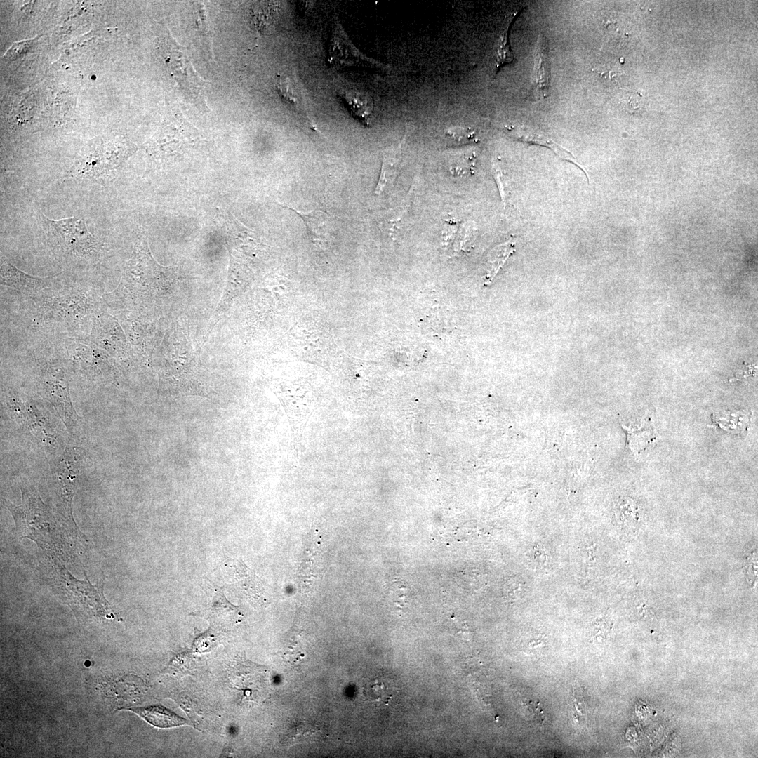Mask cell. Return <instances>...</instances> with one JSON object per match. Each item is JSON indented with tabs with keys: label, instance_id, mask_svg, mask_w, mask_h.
<instances>
[{
	"label": "cell",
	"instance_id": "cell-8",
	"mask_svg": "<svg viewBox=\"0 0 758 758\" xmlns=\"http://www.w3.org/2000/svg\"><path fill=\"white\" fill-rule=\"evenodd\" d=\"M88 339L114 359L122 353L124 332L117 319L105 308L95 317Z\"/></svg>",
	"mask_w": 758,
	"mask_h": 758
},
{
	"label": "cell",
	"instance_id": "cell-11",
	"mask_svg": "<svg viewBox=\"0 0 758 758\" xmlns=\"http://www.w3.org/2000/svg\"><path fill=\"white\" fill-rule=\"evenodd\" d=\"M285 411L286 412L291 437L294 441H300L305 426L314 411L315 402L310 395H299L298 393L291 394L290 399L284 401Z\"/></svg>",
	"mask_w": 758,
	"mask_h": 758
},
{
	"label": "cell",
	"instance_id": "cell-5",
	"mask_svg": "<svg viewBox=\"0 0 758 758\" xmlns=\"http://www.w3.org/2000/svg\"><path fill=\"white\" fill-rule=\"evenodd\" d=\"M22 503L14 505L8 501L5 505L12 514L17 531L22 537L34 540L42 547L51 545L55 537L53 516L48 507L42 502L40 496L33 486H22Z\"/></svg>",
	"mask_w": 758,
	"mask_h": 758
},
{
	"label": "cell",
	"instance_id": "cell-3",
	"mask_svg": "<svg viewBox=\"0 0 758 758\" xmlns=\"http://www.w3.org/2000/svg\"><path fill=\"white\" fill-rule=\"evenodd\" d=\"M41 218L51 242L71 258L98 263L103 258L105 244L89 232L84 218L51 220L44 214Z\"/></svg>",
	"mask_w": 758,
	"mask_h": 758
},
{
	"label": "cell",
	"instance_id": "cell-21",
	"mask_svg": "<svg viewBox=\"0 0 758 758\" xmlns=\"http://www.w3.org/2000/svg\"><path fill=\"white\" fill-rule=\"evenodd\" d=\"M450 171L454 175H465L471 173L474 164V156L465 155L453 157L451 159Z\"/></svg>",
	"mask_w": 758,
	"mask_h": 758
},
{
	"label": "cell",
	"instance_id": "cell-24",
	"mask_svg": "<svg viewBox=\"0 0 758 758\" xmlns=\"http://www.w3.org/2000/svg\"><path fill=\"white\" fill-rule=\"evenodd\" d=\"M524 585L523 583L518 580H510L506 585V590L507 593L512 596V597H519L524 590Z\"/></svg>",
	"mask_w": 758,
	"mask_h": 758
},
{
	"label": "cell",
	"instance_id": "cell-23",
	"mask_svg": "<svg viewBox=\"0 0 758 758\" xmlns=\"http://www.w3.org/2000/svg\"><path fill=\"white\" fill-rule=\"evenodd\" d=\"M446 134L459 142H472L475 138L474 132L468 128H451L447 131Z\"/></svg>",
	"mask_w": 758,
	"mask_h": 758
},
{
	"label": "cell",
	"instance_id": "cell-13",
	"mask_svg": "<svg viewBox=\"0 0 758 758\" xmlns=\"http://www.w3.org/2000/svg\"><path fill=\"white\" fill-rule=\"evenodd\" d=\"M508 131L512 137L516 138L519 141L530 144L539 145L552 149L561 159L569 161L580 168L584 172V173L587 176V178L588 179V175L587 174L586 170L578 161L575 157L573 156L571 153L557 145L552 140L543 135L541 133H537L528 128L521 127H512L508 128Z\"/></svg>",
	"mask_w": 758,
	"mask_h": 758
},
{
	"label": "cell",
	"instance_id": "cell-18",
	"mask_svg": "<svg viewBox=\"0 0 758 758\" xmlns=\"http://www.w3.org/2000/svg\"><path fill=\"white\" fill-rule=\"evenodd\" d=\"M522 9V8H517L514 12H512L510 14L507 18H506L503 30L500 34L496 49L495 59L496 72L505 64L510 63L514 60V55L508 41V32L510 25L513 22L514 18Z\"/></svg>",
	"mask_w": 758,
	"mask_h": 758
},
{
	"label": "cell",
	"instance_id": "cell-15",
	"mask_svg": "<svg viewBox=\"0 0 758 758\" xmlns=\"http://www.w3.org/2000/svg\"><path fill=\"white\" fill-rule=\"evenodd\" d=\"M353 116L364 124L369 125L373 110L370 95L355 89H345L340 93Z\"/></svg>",
	"mask_w": 758,
	"mask_h": 758
},
{
	"label": "cell",
	"instance_id": "cell-20",
	"mask_svg": "<svg viewBox=\"0 0 758 758\" xmlns=\"http://www.w3.org/2000/svg\"><path fill=\"white\" fill-rule=\"evenodd\" d=\"M627 434V444L634 453H639L640 451L644 449L647 445L655 439V435L652 430L644 426L634 430H629L624 426Z\"/></svg>",
	"mask_w": 758,
	"mask_h": 758
},
{
	"label": "cell",
	"instance_id": "cell-19",
	"mask_svg": "<svg viewBox=\"0 0 758 758\" xmlns=\"http://www.w3.org/2000/svg\"><path fill=\"white\" fill-rule=\"evenodd\" d=\"M513 251L514 244L509 241L496 246L491 251L488 259V264L486 284L489 283L493 279Z\"/></svg>",
	"mask_w": 758,
	"mask_h": 758
},
{
	"label": "cell",
	"instance_id": "cell-22",
	"mask_svg": "<svg viewBox=\"0 0 758 758\" xmlns=\"http://www.w3.org/2000/svg\"><path fill=\"white\" fill-rule=\"evenodd\" d=\"M531 558L540 568H548L552 563V555L547 548L542 544L534 545L531 550Z\"/></svg>",
	"mask_w": 758,
	"mask_h": 758
},
{
	"label": "cell",
	"instance_id": "cell-1",
	"mask_svg": "<svg viewBox=\"0 0 758 758\" xmlns=\"http://www.w3.org/2000/svg\"><path fill=\"white\" fill-rule=\"evenodd\" d=\"M102 295L91 286L54 281L36 293L22 295L21 314L36 333L58 340L87 339L95 317L105 308Z\"/></svg>",
	"mask_w": 758,
	"mask_h": 758
},
{
	"label": "cell",
	"instance_id": "cell-6",
	"mask_svg": "<svg viewBox=\"0 0 758 758\" xmlns=\"http://www.w3.org/2000/svg\"><path fill=\"white\" fill-rule=\"evenodd\" d=\"M3 398L10 416L20 427L46 444H51V441L56 440L55 430L48 416L32 398L11 387L4 391Z\"/></svg>",
	"mask_w": 758,
	"mask_h": 758
},
{
	"label": "cell",
	"instance_id": "cell-4",
	"mask_svg": "<svg viewBox=\"0 0 758 758\" xmlns=\"http://www.w3.org/2000/svg\"><path fill=\"white\" fill-rule=\"evenodd\" d=\"M36 381L39 394L53 406L69 435L76 439L81 422L73 406L67 373L61 361L57 359L43 362Z\"/></svg>",
	"mask_w": 758,
	"mask_h": 758
},
{
	"label": "cell",
	"instance_id": "cell-2",
	"mask_svg": "<svg viewBox=\"0 0 758 758\" xmlns=\"http://www.w3.org/2000/svg\"><path fill=\"white\" fill-rule=\"evenodd\" d=\"M56 345L59 360L67 373L93 384L114 383L117 379L115 359L88 338H63Z\"/></svg>",
	"mask_w": 758,
	"mask_h": 758
},
{
	"label": "cell",
	"instance_id": "cell-14",
	"mask_svg": "<svg viewBox=\"0 0 758 758\" xmlns=\"http://www.w3.org/2000/svg\"><path fill=\"white\" fill-rule=\"evenodd\" d=\"M129 710L156 727L170 728L188 724L185 719L160 705L133 707Z\"/></svg>",
	"mask_w": 758,
	"mask_h": 758
},
{
	"label": "cell",
	"instance_id": "cell-17",
	"mask_svg": "<svg viewBox=\"0 0 758 758\" xmlns=\"http://www.w3.org/2000/svg\"><path fill=\"white\" fill-rule=\"evenodd\" d=\"M277 89L286 104L293 110L307 115V107L300 88L288 77H279L276 83Z\"/></svg>",
	"mask_w": 758,
	"mask_h": 758
},
{
	"label": "cell",
	"instance_id": "cell-9",
	"mask_svg": "<svg viewBox=\"0 0 758 758\" xmlns=\"http://www.w3.org/2000/svg\"><path fill=\"white\" fill-rule=\"evenodd\" d=\"M0 271L1 285L19 291L22 295L36 293L54 281L51 277H34L24 272L2 254L0 260Z\"/></svg>",
	"mask_w": 758,
	"mask_h": 758
},
{
	"label": "cell",
	"instance_id": "cell-16",
	"mask_svg": "<svg viewBox=\"0 0 758 758\" xmlns=\"http://www.w3.org/2000/svg\"><path fill=\"white\" fill-rule=\"evenodd\" d=\"M401 168V159L398 152H388L383 155L382 166L378 184L375 188L377 195L393 187Z\"/></svg>",
	"mask_w": 758,
	"mask_h": 758
},
{
	"label": "cell",
	"instance_id": "cell-7",
	"mask_svg": "<svg viewBox=\"0 0 758 758\" xmlns=\"http://www.w3.org/2000/svg\"><path fill=\"white\" fill-rule=\"evenodd\" d=\"M81 449L74 444H67L65 450L51 465V472L63 509L71 515L72 497L75 493L81 464Z\"/></svg>",
	"mask_w": 758,
	"mask_h": 758
},
{
	"label": "cell",
	"instance_id": "cell-12",
	"mask_svg": "<svg viewBox=\"0 0 758 758\" xmlns=\"http://www.w3.org/2000/svg\"><path fill=\"white\" fill-rule=\"evenodd\" d=\"M295 212L305 224L310 238L315 244H325L330 238L333 229L331 216L320 210L308 212L300 211L291 206H286Z\"/></svg>",
	"mask_w": 758,
	"mask_h": 758
},
{
	"label": "cell",
	"instance_id": "cell-10",
	"mask_svg": "<svg viewBox=\"0 0 758 758\" xmlns=\"http://www.w3.org/2000/svg\"><path fill=\"white\" fill-rule=\"evenodd\" d=\"M550 61L547 38L539 34L535 45L532 84L536 98L544 99L549 95Z\"/></svg>",
	"mask_w": 758,
	"mask_h": 758
}]
</instances>
